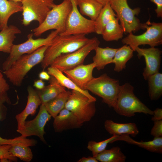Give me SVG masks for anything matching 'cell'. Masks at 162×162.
<instances>
[{
    "label": "cell",
    "instance_id": "obj_21",
    "mask_svg": "<svg viewBox=\"0 0 162 162\" xmlns=\"http://www.w3.org/2000/svg\"><path fill=\"white\" fill-rule=\"evenodd\" d=\"M47 72L55 77L62 86L72 90L80 92L87 96L92 100L95 102L96 98L91 95L88 91L81 89L71 80L65 75L63 73L56 68L49 66L47 68Z\"/></svg>",
    "mask_w": 162,
    "mask_h": 162
},
{
    "label": "cell",
    "instance_id": "obj_14",
    "mask_svg": "<svg viewBox=\"0 0 162 162\" xmlns=\"http://www.w3.org/2000/svg\"><path fill=\"white\" fill-rule=\"evenodd\" d=\"M137 53L139 59L143 57L146 62V67L143 69L142 75L144 79L147 80L152 75L159 72L161 63L162 51L155 47L142 48L139 47L135 50Z\"/></svg>",
    "mask_w": 162,
    "mask_h": 162
},
{
    "label": "cell",
    "instance_id": "obj_33",
    "mask_svg": "<svg viewBox=\"0 0 162 162\" xmlns=\"http://www.w3.org/2000/svg\"><path fill=\"white\" fill-rule=\"evenodd\" d=\"M118 136V135H112L111 137L100 142L90 141L88 143L87 148L92 152V156L95 157L98 154L105 150L109 143L115 142Z\"/></svg>",
    "mask_w": 162,
    "mask_h": 162
},
{
    "label": "cell",
    "instance_id": "obj_10",
    "mask_svg": "<svg viewBox=\"0 0 162 162\" xmlns=\"http://www.w3.org/2000/svg\"><path fill=\"white\" fill-rule=\"evenodd\" d=\"M64 108L72 112L83 123L91 120L96 112L95 102L75 90L71 91Z\"/></svg>",
    "mask_w": 162,
    "mask_h": 162
},
{
    "label": "cell",
    "instance_id": "obj_26",
    "mask_svg": "<svg viewBox=\"0 0 162 162\" xmlns=\"http://www.w3.org/2000/svg\"><path fill=\"white\" fill-rule=\"evenodd\" d=\"M134 51L129 46L126 44L118 48L112 62L115 64V71L120 72L125 68L127 63L133 56Z\"/></svg>",
    "mask_w": 162,
    "mask_h": 162
},
{
    "label": "cell",
    "instance_id": "obj_16",
    "mask_svg": "<svg viewBox=\"0 0 162 162\" xmlns=\"http://www.w3.org/2000/svg\"><path fill=\"white\" fill-rule=\"evenodd\" d=\"M54 118L53 127L56 133L79 128L83 124L72 112L65 108Z\"/></svg>",
    "mask_w": 162,
    "mask_h": 162
},
{
    "label": "cell",
    "instance_id": "obj_45",
    "mask_svg": "<svg viewBox=\"0 0 162 162\" xmlns=\"http://www.w3.org/2000/svg\"></svg>",
    "mask_w": 162,
    "mask_h": 162
},
{
    "label": "cell",
    "instance_id": "obj_1",
    "mask_svg": "<svg viewBox=\"0 0 162 162\" xmlns=\"http://www.w3.org/2000/svg\"><path fill=\"white\" fill-rule=\"evenodd\" d=\"M90 39L85 35H62L58 34L48 46L41 63L43 70L50 66L58 56L73 52L87 43Z\"/></svg>",
    "mask_w": 162,
    "mask_h": 162
},
{
    "label": "cell",
    "instance_id": "obj_9",
    "mask_svg": "<svg viewBox=\"0 0 162 162\" xmlns=\"http://www.w3.org/2000/svg\"><path fill=\"white\" fill-rule=\"evenodd\" d=\"M145 32L139 35L129 34L122 40V43L129 46L135 51V48L141 45H148L155 47L162 44V23L151 22L145 23Z\"/></svg>",
    "mask_w": 162,
    "mask_h": 162
},
{
    "label": "cell",
    "instance_id": "obj_3",
    "mask_svg": "<svg viewBox=\"0 0 162 162\" xmlns=\"http://www.w3.org/2000/svg\"><path fill=\"white\" fill-rule=\"evenodd\" d=\"M134 88L126 83L120 86L116 100L113 107L118 114L131 117L136 113L152 115L153 111L150 109L135 95Z\"/></svg>",
    "mask_w": 162,
    "mask_h": 162
},
{
    "label": "cell",
    "instance_id": "obj_6",
    "mask_svg": "<svg viewBox=\"0 0 162 162\" xmlns=\"http://www.w3.org/2000/svg\"><path fill=\"white\" fill-rule=\"evenodd\" d=\"M110 5L116 13V17L120 22L124 32L130 34L140 29H145V23L140 22L136 16L140 12V8L131 9L127 0H109Z\"/></svg>",
    "mask_w": 162,
    "mask_h": 162
},
{
    "label": "cell",
    "instance_id": "obj_29",
    "mask_svg": "<svg viewBox=\"0 0 162 162\" xmlns=\"http://www.w3.org/2000/svg\"><path fill=\"white\" fill-rule=\"evenodd\" d=\"M70 93L71 91L66 90L44 105L52 117L55 118L64 108Z\"/></svg>",
    "mask_w": 162,
    "mask_h": 162
},
{
    "label": "cell",
    "instance_id": "obj_35",
    "mask_svg": "<svg viewBox=\"0 0 162 162\" xmlns=\"http://www.w3.org/2000/svg\"><path fill=\"white\" fill-rule=\"evenodd\" d=\"M11 146L9 145H0V160L3 159H7L10 161H17V158L12 156L9 152Z\"/></svg>",
    "mask_w": 162,
    "mask_h": 162
},
{
    "label": "cell",
    "instance_id": "obj_19",
    "mask_svg": "<svg viewBox=\"0 0 162 162\" xmlns=\"http://www.w3.org/2000/svg\"><path fill=\"white\" fill-rule=\"evenodd\" d=\"M49 84L41 90H36L41 102V104L44 105L62 93L66 90V88L52 76L49 80Z\"/></svg>",
    "mask_w": 162,
    "mask_h": 162
},
{
    "label": "cell",
    "instance_id": "obj_12",
    "mask_svg": "<svg viewBox=\"0 0 162 162\" xmlns=\"http://www.w3.org/2000/svg\"><path fill=\"white\" fill-rule=\"evenodd\" d=\"M54 0H22V23L28 26L33 21L39 25L44 20L47 14L55 4Z\"/></svg>",
    "mask_w": 162,
    "mask_h": 162
},
{
    "label": "cell",
    "instance_id": "obj_13",
    "mask_svg": "<svg viewBox=\"0 0 162 162\" xmlns=\"http://www.w3.org/2000/svg\"><path fill=\"white\" fill-rule=\"evenodd\" d=\"M51 117L45 106L41 104L36 117L33 120L25 121L22 128L16 131L24 138L32 136H37L42 142L45 143L44 137L45 133L44 127Z\"/></svg>",
    "mask_w": 162,
    "mask_h": 162
},
{
    "label": "cell",
    "instance_id": "obj_40",
    "mask_svg": "<svg viewBox=\"0 0 162 162\" xmlns=\"http://www.w3.org/2000/svg\"><path fill=\"white\" fill-rule=\"evenodd\" d=\"M77 162H98V161L93 156L83 157L77 161Z\"/></svg>",
    "mask_w": 162,
    "mask_h": 162
},
{
    "label": "cell",
    "instance_id": "obj_5",
    "mask_svg": "<svg viewBox=\"0 0 162 162\" xmlns=\"http://www.w3.org/2000/svg\"><path fill=\"white\" fill-rule=\"evenodd\" d=\"M120 86L117 79L110 77L107 74L94 77L87 84L85 90L89 91L102 99V102L113 108L119 92Z\"/></svg>",
    "mask_w": 162,
    "mask_h": 162
},
{
    "label": "cell",
    "instance_id": "obj_41",
    "mask_svg": "<svg viewBox=\"0 0 162 162\" xmlns=\"http://www.w3.org/2000/svg\"><path fill=\"white\" fill-rule=\"evenodd\" d=\"M33 86L37 89L41 90L45 87V83L42 80H38L34 82Z\"/></svg>",
    "mask_w": 162,
    "mask_h": 162
},
{
    "label": "cell",
    "instance_id": "obj_31",
    "mask_svg": "<svg viewBox=\"0 0 162 162\" xmlns=\"http://www.w3.org/2000/svg\"><path fill=\"white\" fill-rule=\"evenodd\" d=\"M95 157L98 161L101 162H124L126 158L120 148L117 146L105 149Z\"/></svg>",
    "mask_w": 162,
    "mask_h": 162
},
{
    "label": "cell",
    "instance_id": "obj_36",
    "mask_svg": "<svg viewBox=\"0 0 162 162\" xmlns=\"http://www.w3.org/2000/svg\"><path fill=\"white\" fill-rule=\"evenodd\" d=\"M150 134L154 138L162 137V120L154 122Z\"/></svg>",
    "mask_w": 162,
    "mask_h": 162
},
{
    "label": "cell",
    "instance_id": "obj_25",
    "mask_svg": "<svg viewBox=\"0 0 162 162\" xmlns=\"http://www.w3.org/2000/svg\"><path fill=\"white\" fill-rule=\"evenodd\" d=\"M76 3L80 13L94 21L96 19L103 7L95 0H76Z\"/></svg>",
    "mask_w": 162,
    "mask_h": 162
},
{
    "label": "cell",
    "instance_id": "obj_37",
    "mask_svg": "<svg viewBox=\"0 0 162 162\" xmlns=\"http://www.w3.org/2000/svg\"><path fill=\"white\" fill-rule=\"evenodd\" d=\"M10 86L0 71V94L7 92Z\"/></svg>",
    "mask_w": 162,
    "mask_h": 162
},
{
    "label": "cell",
    "instance_id": "obj_17",
    "mask_svg": "<svg viewBox=\"0 0 162 162\" xmlns=\"http://www.w3.org/2000/svg\"><path fill=\"white\" fill-rule=\"evenodd\" d=\"M28 96L26 106L25 109L15 116L17 123V129L22 128L27 117L30 115L34 116L38 106L41 105V102L36 90L31 86L27 88Z\"/></svg>",
    "mask_w": 162,
    "mask_h": 162
},
{
    "label": "cell",
    "instance_id": "obj_23",
    "mask_svg": "<svg viewBox=\"0 0 162 162\" xmlns=\"http://www.w3.org/2000/svg\"><path fill=\"white\" fill-rule=\"evenodd\" d=\"M118 48L109 47L102 48L99 46L94 50L95 54L92 59L95 68L100 70L103 69L107 64L112 63L116 52Z\"/></svg>",
    "mask_w": 162,
    "mask_h": 162
},
{
    "label": "cell",
    "instance_id": "obj_15",
    "mask_svg": "<svg viewBox=\"0 0 162 162\" xmlns=\"http://www.w3.org/2000/svg\"><path fill=\"white\" fill-rule=\"evenodd\" d=\"M95 68V64L93 62L86 65H79L63 72L79 88L85 90L87 84L93 78V71Z\"/></svg>",
    "mask_w": 162,
    "mask_h": 162
},
{
    "label": "cell",
    "instance_id": "obj_32",
    "mask_svg": "<svg viewBox=\"0 0 162 162\" xmlns=\"http://www.w3.org/2000/svg\"><path fill=\"white\" fill-rule=\"evenodd\" d=\"M9 152L13 156L26 162L30 161L33 155L29 146L23 145H11Z\"/></svg>",
    "mask_w": 162,
    "mask_h": 162
},
{
    "label": "cell",
    "instance_id": "obj_7",
    "mask_svg": "<svg viewBox=\"0 0 162 162\" xmlns=\"http://www.w3.org/2000/svg\"><path fill=\"white\" fill-rule=\"evenodd\" d=\"M59 34L58 32L55 30L51 32L45 38H38L34 39L33 33L29 34L28 39L25 42L13 45L9 55L2 65L3 70H7L16 60L23 55L31 53L40 47L49 46L53 39Z\"/></svg>",
    "mask_w": 162,
    "mask_h": 162
},
{
    "label": "cell",
    "instance_id": "obj_44",
    "mask_svg": "<svg viewBox=\"0 0 162 162\" xmlns=\"http://www.w3.org/2000/svg\"><path fill=\"white\" fill-rule=\"evenodd\" d=\"M10 1H13L16 2H21L22 0H9Z\"/></svg>",
    "mask_w": 162,
    "mask_h": 162
},
{
    "label": "cell",
    "instance_id": "obj_24",
    "mask_svg": "<svg viewBox=\"0 0 162 162\" xmlns=\"http://www.w3.org/2000/svg\"><path fill=\"white\" fill-rule=\"evenodd\" d=\"M16 26L10 25L0 32V51L9 53L14 45L16 35L21 33Z\"/></svg>",
    "mask_w": 162,
    "mask_h": 162
},
{
    "label": "cell",
    "instance_id": "obj_43",
    "mask_svg": "<svg viewBox=\"0 0 162 162\" xmlns=\"http://www.w3.org/2000/svg\"><path fill=\"white\" fill-rule=\"evenodd\" d=\"M98 3H100L104 6L108 2L109 0H95Z\"/></svg>",
    "mask_w": 162,
    "mask_h": 162
},
{
    "label": "cell",
    "instance_id": "obj_22",
    "mask_svg": "<svg viewBox=\"0 0 162 162\" xmlns=\"http://www.w3.org/2000/svg\"><path fill=\"white\" fill-rule=\"evenodd\" d=\"M118 140L124 141L129 144L136 145L151 152L162 153V137L154 138L152 140L148 141H137L132 139L129 135L123 134L118 136L116 141Z\"/></svg>",
    "mask_w": 162,
    "mask_h": 162
},
{
    "label": "cell",
    "instance_id": "obj_2",
    "mask_svg": "<svg viewBox=\"0 0 162 162\" xmlns=\"http://www.w3.org/2000/svg\"><path fill=\"white\" fill-rule=\"evenodd\" d=\"M48 45L41 46L29 53L22 55L4 72L10 82L14 86H21L25 76L34 66L41 63Z\"/></svg>",
    "mask_w": 162,
    "mask_h": 162
},
{
    "label": "cell",
    "instance_id": "obj_8",
    "mask_svg": "<svg viewBox=\"0 0 162 162\" xmlns=\"http://www.w3.org/2000/svg\"><path fill=\"white\" fill-rule=\"evenodd\" d=\"M100 44V41L96 37L91 38L87 43L77 50L56 58L50 66L63 72L82 64L87 56L99 46Z\"/></svg>",
    "mask_w": 162,
    "mask_h": 162
},
{
    "label": "cell",
    "instance_id": "obj_34",
    "mask_svg": "<svg viewBox=\"0 0 162 162\" xmlns=\"http://www.w3.org/2000/svg\"><path fill=\"white\" fill-rule=\"evenodd\" d=\"M10 103L7 92L0 94V121L4 120L6 117L7 109L4 103ZM9 139H4L0 136V145H7Z\"/></svg>",
    "mask_w": 162,
    "mask_h": 162
},
{
    "label": "cell",
    "instance_id": "obj_28",
    "mask_svg": "<svg viewBox=\"0 0 162 162\" xmlns=\"http://www.w3.org/2000/svg\"><path fill=\"white\" fill-rule=\"evenodd\" d=\"M124 32L118 19L116 17L106 25L101 35L106 41H117L122 38Z\"/></svg>",
    "mask_w": 162,
    "mask_h": 162
},
{
    "label": "cell",
    "instance_id": "obj_42",
    "mask_svg": "<svg viewBox=\"0 0 162 162\" xmlns=\"http://www.w3.org/2000/svg\"><path fill=\"white\" fill-rule=\"evenodd\" d=\"M51 76L47 72L43 71L39 74V77L40 79L46 80H49Z\"/></svg>",
    "mask_w": 162,
    "mask_h": 162
},
{
    "label": "cell",
    "instance_id": "obj_38",
    "mask_svg": "<svg viewBox=\"0 0 162 162\" xmlns=\"http://www.w3.org/2000/svg\"><path fill=\"white\" fill-rule=\"evenodd\" d=\"M150 1L155 4L156 8L155 11L158 17H162V0H150Z\"/></svg>",
    "mask_w": 162,
    "mask_h": 162
},
{
    "label": "cell",
    "instance_id": "obj_18",
    "mask_svg": "<svg viewBox=\"0 0 162 162\" xmlns=\"http://www.w3.org/2000/svg\"><path fill=\"white\" fill-rule=\"evenodd\" d=\"M104 127L106 130L112 135L127 134L135 137L139 133L136 124L133 122L121 123L107 120L104 122Z\"/></svg>",
    "mask_w": 162,
    "mask_h": 162
},
{
    "label": "cell",
    "instance_id": "obj_30",
    "mask_svg": "<svg viewBox=\"0 0 162 162\" xmlns=\"http://www.w3.org/2000/svg\"><path fill=\"white\" fill-rule=\"evenodd\" d=\"M149 97L152 100H158L162 95V74L159 72L149 76L147 80Z\"/></svg>",
    "mask_w": 162,
    "mask_h": 162
},
{
    "label": "cell",
    "instance_id": "obj_4",
    "mask_svg": "<svg viewBox=\"0 0 162 162\" xmlns=\"http://www.w3.org/2000/svg\"><path fill=\"white\" fill-rule=\"evenodd\" d=\"M72 8L70 0H63L58 4H55L49 11L43 22L32 30L33 34L36 37L49 30L57 31L59 34L63 32L68 15Z\"/></svg>",
    "mask_w": 162,
    "mask_h": 162
},
{
    "label": "cell",
    "instance_id": "obj_27",
    "mask_svg": "<svg viewBox=\"0 0 162 162\" xmlns=\"http://www.w3.org/2000/svg\"><path fill=\"white\" fill-rule=\"evenodd\" d=\"M116 17L109 2L104 6L96 19L94 20L95 33L101 35L106 25Z\"/></svg>",
    "mask_w": 162,
    "mask_h": 162
},
{
    "label": "cell",
    "instance_id": "obj_11",
    "mask_svg": "<svg viewBox=\"0 0 162 162\" xmlns=\"http://www.w3.org/2000/svg\"><path fill=\"white\" fill-rule=\"evenodd\" d=\"M72 9L68 16L62 35H86L95 32L94 21L85 17L79 10L76 0H70Z\"/></svg>",
    "mask_w": 162,
    "mask_h": 162
},
{
    "label": "cell",
    "instance_id": "obj_39",
    "mask_svg": "<svg viewBox=\"0 0 162 162\" xmlns=\"http://www.w3.org/2000/svg\"><path fill=\"white\" fill-rule=\"evenodd\" d=\"M151 120L153 122L162 120V109L157 108L153 111Z\"/></svg>",
    "mask_w": 162,
    "mask_h": 162
},
{
    "label": "cell",
    "instance_id": "obj_20",
    "mask_svg": "<svg viewBox=\"0 0 162 162\" xmlns=\"http://www.w3.org/2000/svg\"><path fill=\"white\" fill-rule=\"evenodd\" d=\"M21 2L0 0V30L7 28L10 17L13 14L22 12Z\"/></svg>",
    "mask_w": 162,
    "mask_h": 162
}]
</instances>
